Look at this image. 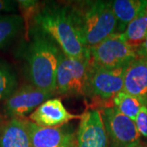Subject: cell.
I'll return each instance as SVG.
<instances>
[{
    "mask_svg": "<svg viewBox=\"0 0 147 147\" xmlns=\"http://www.w3.org/2000/svg\"><path fill=\"white\" fill-rule=\"evenodd\" d=\"M24 50L28 77L36 88L56 93V74L61 48L47 33L34 25Z\"/></svg>",
    "mask_w": 147,
    "mask_h": 147,
    "instance_id": "6da1fadb",
    "label": "cell"
},
{
    "mask_svg": "<svg viewBox=\"0 0 147 147\" xmlns=\"http://www.w3.org/2000/svg\"><path fill=\"white\" fill-rule=\"evenodd\" d=\"M34 25L47 33L67 57L89 60L88 48L80 41L69 5L44 4L34 16Z\"/></svg>",
    "mask_w": 147,
    "mask_h": 147,
    "instance_id": "7a4b0ae2",
    "label": "cell"
},
{
    "mask_svg": "<svg viewBox=\"0 0 147 147\" xmlns=\"http://www.w3.org/2000/svg\"><path fill=\"white\" fill-rule=\"evenodd\" d=\"M69 7L80 41L87 48L117 34L110 1H79Z\"/></svg>",
    "mask_w": 147,
    "mask_h": 147,
    "instance_id": "3957f363",
    "label": "cell"
},
{
    "mask_svg": "<svg viewBox=\"0 0 147 147\" xmlns=\"http://www.w3.org/2000/svg\"><path fill=\"white\" fill-rule=\"evenodd\" d=\"M89 60L67 57L61 51L56 74V92L66 96H88Z\"/></svg>",
    "mask_w": 147,
    "mask_h": 147,
    "instance_id": "277c9868",
    "label": "cell"
},
{
    "mask_svg": "<svg viewBox=\"0 0 147 147\" xmlns=\"http://www.w3.org/2000/svg\"><path fill=\"white\" fill-rule=\"evenodd\" d=\"M127 65L118 68H101L89 64L88 96L104 102L101 108L111 107L110 104L114 96L123 90Z\"/></svg>",
    "mask_w": 147,
    "mask_h": 147,
    "instance_id": "5b68a950",
    "label": "cell"
},
{
    "mask_svg": "<svg viewBox=\"0 0 147 147\" xmlns=\"http://www.w3.org/2000/svg\"><path fill=\"white\" fill-rule=\"evenodd\" d=\"M89 64L101 68H118L127 65L137 58L136 50L128 46L121 34H115L88 48Z\"/></svg>",
    "mask_w": 147,
    "mask_h": 147,
    "instance_id": "8992f818",
    "label": "cell"
},
{
    "mask_svg": "<svg viewBox=\"0 0 147 147\" xmlns=\"http://www.w3.org/2000/svg\"><path fill=\"white\" fill-rule=\"evenodd\" d=\"M109 139V147H137L141 135L134 121L114 107L100 109Z\"/></svg>",
    "mask_w": 147,
    "mask_h": 147,
    "instance_id": "52a82bcc",
    "label": "cell"
},
{
    "mask_svg": "<svg viewBox=\"0 0 147 147\" xmlns=\"http://www.w3.org/2000/svg\"><path fill=\"white\" fill-rule=\"evenodd\" d=\"M54 94L30 84H24L17 88L8 98L4 100L3 111L11 119H25L39 105Z\"/></svg>",
    "mask_w": 147,
    "mask_h": 147,
    "instance_id": "ba28073f",
    "label": "cell"
},
{
    "mask_svg": "<svg viewBox=\"0 0 147 147\" xmlns=\"http://www.w3.org/2000/svg\"><path fill=\"white\" fill-rule=\"evenodd\" d=\"M76 142L77 147H109V139L100 110H88L81 115Z\"/></svg>",
    "mask_w": 147,
    "mask_h": 147,
    "instance_id": "9c48e42d",
    "label": "cell"
},
{
    "mask_svg": "<svg viewBox=\"0 0 147 147\" xmlns=\"http://www.w3.org/2000/svg\"><path fill=\"white\" fill-rule=\"evenodd\" d=\"M32 147H71L75 136L69 127H41L28 121Z\"/></svg>",
    "mask_w": 147,
    "mask_h": 147,
    "instance_id": "30bf717a",
    "label": "cell"
},
{
    "mask_svg": "<svg viewBox=\"0 0 147 147\" xmlns=\"http://www.w3.org/2000/svg\"><path fill=\"white\" fill-rule=\"evenodd\" d=\"M81 115L69 113L59 98L48 99L39 105L29 116V120L41 127H57L65 125Z\"/></svg>",
    "mask_w": 147,
    "mask_h": 147,
    "instance_id": "8fae6325",
    "label": "cell"
},
{
    "mask_svg": "<svg viewBox=\"0 0 147 147\" xmlns=\"http://www.w3.org/2000/svg\"><path fill=\"white\" fill-rule=\"evenodd\" d=\"M123 91L147 104V61L136 58L127 65Z\"/></svg>",
    "mask_w": 147,
    "mask_h": 147,
    "instance_id": "7c38bea8",
    "label": "cell"
},
{
    "mask_svg": "<svg viewBox=\"0 0 147 147\" xmlns=\"http://www.w3.org/2000/svg\"><path fill=\"white\" fill-rule=\"evenodd\" d=\"M26 119H11L0 131V147H32Z\"/></svg>",
    "mask_w": 147,
    "mask_h": 147,
    "instance_id": "4fadbf2b",
    "label": "cell"
},
{
    "mask_svg": "<svg viewBox=\"0 0 147 147\" xmlns=\"http://www.w3.org/2000/svg\"><path fill=\"white\" fill-rule=\"evenodd\" d=\"M147 1L115 0L110 1L111 8L117 21V34H122L135 17L146 8Z\"/></svg>",
    "mask_w": 147,
    "mask_h": 147,
    "instance_id": "5bb4252c",
    "label": "cell"
},
{
    "mask_svg": "<svg viewBox=\"0 0 147 147\" xmlns=\"http://www.w3.org/2000/svg\"><path fill=\"white\" fill-rule=\"evenodd\" d=\"M123 39L128 46L137 50L147 38V12L146 8L137 15L121 34Z\"/></svg>",
    "mask_w": 147,
    "mask_h": 147,
    "instance_id": "9a60e30c",
    "label": "cell"
},
{
    "mask_svg": "<svg viewBox=\"0 0 147 147\" xmlns=\"http://www.w3.org/2000/svg\"><path fill=\"white\" fill-rule=\"evenodd\" d=\"M24 20L19 15H0V49L6 47L21 31Z\"/></svg>",
    "mask_w": 147,
    "mask_h": 147,
    "instance_id": "2e32d148",
    "label": "cell"
},
{
    "mask_svg": "<svg viewBox=\"0 0 147 147\" xmlns=\"http://www.w3.org/2000/svg\"><path fill=\"white\" fill-rule=\"evenodd\" d=\"M146 103L142 100L127 93L123 90L114 96L110 105L123 115L134 121L142 105Z\"/></svg>",
    "mask_w": 147,
    "mask_h": 147,
    "instance_id": "e0dca14e",
    "label": "cell"
},
{
    "mask_svg": "<svg viewBox=\"0 0 147 147\" xmlns=\"http://www.w3.org/2000/svg\"><path fill=\"white\" fill-rule=\"evenodd\" d=\"M17 77L5 61H0V101L5 100L17 88Z\"/></svg>",
    "mask_w": 147,
    "mask_h": 147,
    "instance_id": "ac0fdd59",
    "label": "cell"
},
{
    "mask_svg": "<svg viewBox=\"0 0 147 147\" xmlns=\"http://www.w3.org/2000/svg\"><path fill=\"white\" fill-rule=\"evenodd\" d=\"M134 123L140 135L147 137V104L142 105Z\"/></svg>",
    "mask_w": 147,
    "mask_h": 147,
    "instance_id": "d6986e66",
    "label": "cell"
},
{
    "mask_svg": "<svg viewBox=\"0 0 147 147\" xmlns=\"http://www.w3.org/2000/svg\"><path fill=\"white\" fill-rule=\"evenodd\" d=\"M18 3L16 1L11 0H0V12H11L16 11Z\"/></svg>",
    "mask_w": 147,
    "mask_h": 147,
    "instance_id": "ffe728a7",
    "label": "cell"
},
{
    "mask_svg": "<svg viewBox=\"0 0 147 147\" xmlns=\"http://www.w3.org/2000/svg\"><path fill=\"white\" fill-rule=\"evenodd\" d=\"M136 53H137V58H141L147 61V38L136 50Z\"/></svg>",
    "mask_w": 147,
    "mask_h": 147,
    "instance_id": "44dd1931",
    "label": "cell"
},
{
    "mask_svg": "<svg viewBox=\"0 0 147 147\" xmlns=\"http://www.w3.org/2000/svg\"><path fill=\"white\" fill-rule=\"evenodd\" d=\"M137 147H147V145H142V144H140Z\"/></svg>",
    "mask_w": 147,
    "mask_h": 147,
    "instance_id": "7402d4cb",
    "label": "cell"
},
{
    "mask_svg": "<svg viewBox=\"0 0 147 147\" xmlns=\"http://www.w3.org/2000/svg\"><path fill=\"white\" fill-rule=\"evenodd\" d=\"M1 121H2V118H1V115H0V125H1Z\"/></svg>",
    "mask_w": 147,
    "mask_h": 147,
    "instance_id": "603a6c76",
    "label": "cell"
},
{
    "mask_svg": "<svg viewBox=\"0 0 147 147\" xmlns=\"http://www.w3.org/2000/svg\"><path fill=\"white\" fill-rule=\"evenodd\" d=\"M146 12H147V3H146Z\"/></svg>",
    "mask_w": 147,
    "mask_h": 147,
    "instance_id": "cb8c5ba5",
    "label": "cell"
},
{
    "mask_svg": "<svg viewBox=\"0 0 147 147\" xmlns=\"http://www.w3.org/2000/svg\"><path fill=\"white\" fill-rule=\"evenodd\" d=\"M71 147H75V146H71Z\"/></svg>",
    "mask_w": 147,
    "mask_h": 147,
    "instance_id": "d4e9b609",
    "label": "cell"
}]
</instances>
